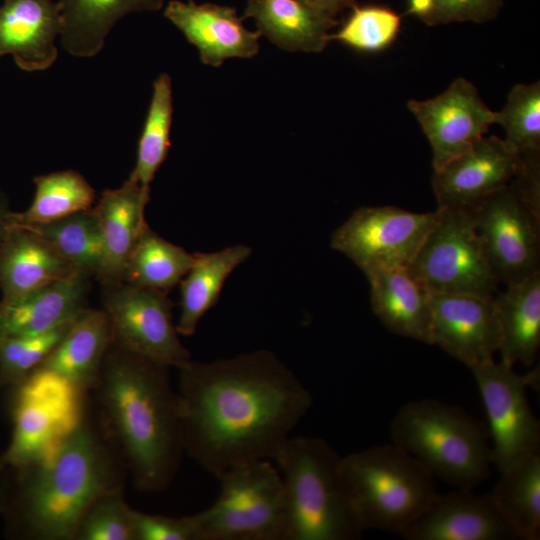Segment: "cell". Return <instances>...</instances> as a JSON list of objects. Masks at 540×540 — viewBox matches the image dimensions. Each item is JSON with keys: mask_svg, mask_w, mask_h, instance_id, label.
Listing matches in <instances>:
<instances>
[{"mask_svg": "<svg viewBox=\"0 0 540 540\" xmlns=\"http://www.w3.org/2000/svg\"><path fill=\"white\" fill-rule=\"evenodd\" d=\"M178 369L184 453L215 478L243 463L273 461L313 404L310 390L267 350Z\"/></svg>", "mask_w": 540, "mask_h": 540, "instance_id": "1", "label": "cell"}, {"mask_svg": "<svg viewBox=\"0 0 540 540\" xmlns=\"http://www.w3.org/2000/svg\"><path fill=\"white\" fill-rule=\"evenodd\" d=\"M13 472L1 516L5 535L18 540H75L88 509L101 496L123 489L128 473L90 405L51 454Z\"/></svg>", "mask_w": 540, "mask_h": 540, "instance_id": "2", "label": "cell"}, {"mask_svg": "<svg viewBox=\"0 0 540 540\" xmlns=\"http://www.w3.org/2000/svg\"><path fill=\"white\" fill-rule=\"evenodd\" d=\"M169 369L112 344L91 391L105 434L145 492L167 489L185 454Z\"/></svg>", "mask_w": 540, "mask_h": 540, "instance_id": "3", "label": "cell"}, {"mask_svg": "<svg viewBox=\"0 0 540 540\" xmlns=\"http://www.w3.org/2000/svg\"><path fill=\"white\" fill-rule=\"evenodd\" d=\"M273 462L283 482L287 540H356L364 530L350 505L341 456L322 438L290 436Z\"/></svg>", "mask_w": 540, "mask_h": 540, "instance_id": "4", "label": "cell"}, {"mask_svg": "<svg viewBox=\"0 0 540 540\" xmlns=\"http://www.w3.org/2000/svg\"><path fill=\"white\" fill-rule=\"evenodd\" d=\"M392 443L434 477L472 490L493 465L487 425L461 407L435 399L402 405L390 424Z\"/></svg>", "mask_w": 540, "mask_h": 540, "instance_id": "5", "label": "cell"}, {"mask_svg": "<svg viewBox=\"0 0 540 540\" xmlns=\"http://www.w3.org/2000/svg\"><path fill=\"white\" fill-rule=\"evenodd\" d=\"M341 473L364 532L378 529L400 535L437 494L434 476L393 443L341 457Z\"/></svg>", "mask_w": 540, "mask_h": 540, "instance_id": "6", "label": "cell"}, {"mask_svg": "<svg viewBox=\"0 0 540 540\" xmlns=\"http://www.w3.org/2000/svg\"><path fill=\"white\" fill-rule=\"evenodd\" d=\"M469 214L498 282H519L540 271V158Z\"/></svg>", "mask_w": 540, "mask_h": 540, "instance_id": "7", "label": "cell"}, {"mask_svg": "<svg viewBox=\"0 0 540 540\" xmlns=\"http://www.w3.org/2000/svg\"><path fill=\"white\" fill-rule=\"evenodd\" d=\"M216 479V500L191 515L200 540H287L284 487L272 460L234 466Z\"/></svg>", "mask_w": 540, "mask_h": 540, "instance_id": "8", "label": "cell"}, {"mask_svg": "<svg viewBox=\"0 0 540 540\" xmlns=\"http://www.w3.org/2000/svg\"><path fill=\"white\" fill-rule=\"evenodd\" d=\"M11 389L12 434L2 456L18 469L52 453L85 416L90 393L42 368Z\"/></svg>", "mask_w": 540, "mask_h": 540, "instance_id": "9", "label": "cell"}, {"mask_svg": "<svg viewBox=\"0 0 540 540\" xmlns=\"http://www.w3.org/2000/svg\"><path fill=\"white\" fill-rule=\"evenodd\" d=\"M407 269L431 294L494 297L499 283L469 212L461 210H442Z\"/></svg>", "mask_w": 540, "mask_h": 540, "instance_id": "10", "label": "cell"}, {"mask_svg": "<svg viewBox=\"0 0 540 540\" xmlns=\"http://www.w3.org/2000/svg\"><path fill=\"white\" fill-rule=\"evenodd\" d=\"M442 215L395 206L360 207L331 236V247L351 259L365 275L407 267Z\"/></svg>", "mask_w": 540, "mask_h": 540, "instance_id": "11", "label": "cell"}, {"mask_svg": "<svg viewBox=\"0 0 540 540\" xmlns=\"http://www.w3.org/2000/svg\"><path fill=\"white\" fill-rule=\"evenodd\" d=\"M470 370L484 405L493 465L499 473L538 454L540 423L531 410L527 388L538 384L539 369L519 375L513 365L493 359Z\"/></svg>", "mask_w": 540, "mask_h": 540, "instance_id": "12", "label": "cell"}, {"mask_svg": "<svg viewBox=\"0 0 540 540\" xmlns=\"http://www.w3.org/2000/svg\"><path fill=\"white\" fill-rule=\"evenodd\" d=\"M102 298L114 346L169 368L191 360L166 292L122 282L104 286Z\"/></svg>", "mask_w": 540, "mask_h": 540, "instance_id": "13", "label": "cell"}, {"mask_svg": "<svg viewBox=\"0 0 540 540\" xmlns=\"http://www.w3.org/2000/svg\"><path fill=\"white\" fill-rule=\"evenodd\" d=\"M407 107L429 141L433 171L471 149L495 124V112L463 77L433 98L408 101Z\"/></svg>", "mask_w": 540, "mask_h": 540, "instance_id": "14", "label": "cell"}, {"mask_svg": "<svg viewBox=\"0 0 540 540\" xmlns=\"http://www.w3.org/2000/svg\"><path fill=\"white\" fill-rule=\"evenodd\" d=\"M524 160L498 136H484L467 152L433 171L432 187L442 210L471 211L510 183Z\"/></svg>", "mask_w": 540, "mask_h": 540, "instance_id": "15", "label": "cell"}, {"mask_svg": "<svg viewBox=\"0 0 540 540\" xmlns=\"http://www.w3.org/2000/svg\"><path fill=\"white\" fill-rule=\"evenodd\" d=\"M432 345L472 369L493 360L500 328L494 297L431 294Z\"/></svg>", "mask_w": 540, "mask_h": 540, "instance_id": "16", "label": "cell"}, {"mask_svg": "<svg viewBox=\"0 0 540 540\" xmlns=\"http://www.w3.org/2000/svg\"><path fill=\"white\" fill-rule=\"evenodd\" d=\"M406 540H514L518 536L490 493L436 494L401 534Z\"/></svg>", "mask_w": 540, "mask_h": 540, "instance_id": "17", "label": "cell"}, {"mask_svg": "<svg viewBox=\"0 0 540 540\" xmlns=\"http://www.w3.org/2000/svg\"><path fill=\"white\" fill-rule=\"evenodd\" d=\"M163 14L195 46L205 65L220 67L227 59H248L259 52L260 33L247 29L231 6L171 0Z\"/></svg>", "mask_w": 540, "mask_h": 540, "instance_id": "18", "label": "cell"}, {"mask_svg": "<svg viewBox=\"0 0 540 540\" xmlns=\"http://www.w3.org/2000/svg\"><path fill=\"white\" fill-rule=\"evenodd\" d=\"M62 30L61 4L53 0L0 3V58L11 55L25 71H42L56 60Z\"/></svg>", "mask_w": 540, "mask_h": 540, "instance_id": "19", "label": "cell"}, {"mask_svg": "<svg viewBox=\"0 0 540 540\" xmlns=\"http://www.w3.org/2000/svg\"><path fill=\"white\" fill-rule=\"evenodd\" d=\"M150 187L128 179L116 189L105 190L93 209L103 238L104 259L97 278L102 286L124 282L130 255L148 225L145 208Z\"/></svg>", "mask_w": 540, "mask_h": 540, "instance_id": "20", "label": "cell"}, {"mask_svg": "<svg viewBox=\"0 0 540 540\" xmlns=\"http://www.w3.org/2000/svg\"><path fill=\"white\" fill-rule=\"evenodd\" d=\"M77 273L82 272L23 225L11 224L0 241V301L21 298Z\"/></svg>", "mask_w": 540, "mask_h": 540, "instance_id": "21", "label": "cell"}, {"mask_svg": "<svg viewBox=\"0 0 540 540\" xmlns=\"http://www.w3.org/2000/svg\"><path fill=\"white\" fill-rule=\"evenodd\" d=\"M242 18L253 19L261 36L287 52H322L339 24L308 0H247Z\"/></svg>", "mask_w": 540, "mask_h": 540, "instance_id": "22", "label": "cell"}, {"mask_svg": "<svg viewBox=\"0 0 540 540\" xmlns=\"http://www.w3.org/2000/svg\"><path fill=\"white\" fill-rule=\"evenodd\" d=\"M89 277L77 273L21 298L0 301V338L49 332L86 308Z\"/></svg>", "mask_w": 540, "mask_h": 540, "instance_id": "23", "label": "cell"}, {"mask_svg": "<svg viewBox=\"0 0 540 540\" xmlns=\"http://www.w3.org/2000/svg\"><path fill=\"white\" fill-rule=\"evenodd\" d=\"M374 314L391 332L432 345L431 293L407 267L373 271L366 275Z\"/></svg>", "mask_w": 540, "mask_h": 540, "instance_id": "24", "label": "cell"}, {"mask_svg": "<svg viewBox=\"0 0 540 540\" xmlns=\"http://www.w3.org/2000/svg\"><path fill=\"white\" fill-rule=\"evenodd\" d=\"M112 345L111 326L102 309L84 308L38 368L51 371L79 390L91 393Z\"/></svg>", "mask_w": 540, "mask_h": 540, "instance_id": "25", "label": "cell"}, {"mask_svg": "<svg viewBox=\"0 0 540 540\" xmlns=\"http://www.w3.org/2000/svg\"><path fill=\"white\" fill-rule=\"evenodd\" d=\"M501 360L513 365L534 363L540 346V271L506 285L495 294Z\"/></svg>", "mask_w": 540, "mask_h": 540, "instance_id": "26", "label": "cell"}, {"mask_svg": "<svg viewBox=\"0 0 540 540\" xmlns=\"http://www.w3.org/2000/svg\"><path fill=\"white\" fill-rule=\"evenodd\" d=\"M61 44L75 57L98 54L113 26L129 13L158 11L164 0H60Z\"/></svg>", "mask_w": 540, "mask_h": 540, "instance_id": "27", "label": "cell"}, {"mask_svg": "<svg viewBox=\"0 0 540 540\" xmlns=\"http://www.w3.org/2000/svg\"><path fill=\"white\" fill-rule=\"evenodd\" d=\"M251 255V248L235 245L211 253H195L193 263L180 281L179 335L191 336L203 315L216 305L223 285L233 270Z\"/></svg>", "mask_w": 540, "mask_h": 540, "instance_id": "28", "label": "cell"}, {"mask_svg": "<svg viewBox=\"0 0 540 540\" xmlns=\"http://www.w3.org/2000/svg\"><path fill=\"white\" fill-rule=\"evenodd\" d=\"M518 539L540 538V454L517 462L500 473L490 493Z\"/></svg>", "mask_w": 540, "mask_h": 540, "instance_id": "29", "label": "cell"}, {"mask_svg": "<svg viewBox=\"0 0 540 540\" xmlns=\"http://www.w3.org/2000/svg\"><path fill=\"white\" fill-rule=\"evenodd\" d=\"M23 226L47 241L79 272L96 277L100 273L104 246L100 224L93 207L52 222Z\"/></svg>", "mask_w": 540, "mask_h": 540, "instance_id": "30", "label": "cell"}, {"mask_svg": "<svg viewBox=\"0 0 540 540\" xmlns=\"http://www.w3.org/2000/svg\"><path fill=\"white\" fill-rule=\"evenodd\" d=\"M34 184L30 206L23 212L13 213V224L48 223L93 207L95 191L77 171L38 175L34 177Z\"/></svg>", "mask_w": 540, "mask_h": 540, "instance_id": "31", "label": "cell"}, {"mask_svg": "<svg viewBox=\"0 0 540 540\" xmlns=\"http://www.w3.org/2000/svg\"><path fill=\"white\" fill-rule=\"evenodd\" d=\"M194 254L168 242L147 225L127 264L124 282L168 292L190 269Z\"/></svg>", "mask_w": 540, "mask_h": 540, "instance_id": "32", "label": "cell"}, {"mask_svg": "<svg viewBox=\"0 0 540 540\" xmlns=\"http://www.w3.org/2000/svg\"><path fill=\"white\" fill-rule=\"evenodd\" d=\"M172 118V80L167 73H161L153 83L151 101L138 141L136 163L129 176L144 187H150L167 157Z\"/></svg>", "mask_w": 540, "mask_h": 540, "instance_id": "33", "label": "cell"}, {"mask_svg": "<svg viewBox=\"0 0 540 540\" xmlns=\"http://www.w3.org/2000/svg\"><path fill=\"white\" fill-rule=\"evenodd\" d=\"M506 145L522 159L540 157V82L516 84L506 104L495 112Z\"/></svg>", "mask_w": 540, "mask_h": 540, "instance_id": "34", "label": "cell"}, {"mask_svg": "<svg viewBox=\"0 0 540 540\" xmlns=\"http://www.w3.org/2000/svg\"><path fill=\"white\" fill-rule=\"evenodd\" d=\"M350 14L331 34L338 41L360 52H378L393 43L400 27L401 17L392 9L381 5L355 4Z\"/></svg>", "mask_w": 540, "mask_h": 540, "instance_id": "35", "label": "cell"}, {"mask_svg": "<svg viewBox=\"0 0 540 540\" xmlns=\"http://www.w3.org/2000/svg\"><path fill=\"white\" fill-rule=\"evenodd\" d=\"M72 321L40 335L1 337L0 389L27 379L59 344Z\"/></svg>", "mask_w": 540, "mask_h": 540, "instance_id": "36", "label": "cell"}, {"mask_svg": "<svg viewBox=\"0 0 540 540\" xmlns=\"http://www.w3.org/2000/svg\"><path fill=\"white\" fill-rule=\"evenodd\" d=\"M132 511L123 489L101 496L83 516L75 540H135Z\"/></svg>", "mask_w": 540, "mask_h": 540, "instance_id": "37", "label": "cell"}, {"mask_svg": "<svg viewBox=\"0 0 540 540\" xmlns=\"http://www.w3.org/2000/svg\"><path fill=\"white\" fill-rule=\"evenodd\" d=\"M407 13L428 26L485 23L500 13L504 0H407Z\"/></svg>", "mask_w": 540, "mask_h": 540, "instance_id": "38", "label": "cell"}, {"mask_svg": "<svg viewBox=\"0 0 540 540\" xmlns=\"http://www.w3.org/2000/svg\"><path fill=\"white\" fill-rule=\"evenodd\" d=\"M132 517L135 540H200L191 515L177 518L133 509Z\"/></svg>", "mask_w": 540, "mask_h": 540, "instance_id": "39", "label": "cell"}, {"mask_svg": "<svg viewBox=\"0 0 540 540\" xmlns=\"http://www.w3.org/2000/svg\"><path fill=\"white\" fill-rule=\"evenodd\" d=\"M13 477L12 467L0 455V515L3 514L8 505L13 486Z\"/></svg>", "mask_w": 540, "mask_h": 540, "instance_id": "40", "label": "cell"}, {"mask_svg": "<svg viewBox=\"0 0 540 540\" xmlns=\"http://www.w3.org/2000/svg\"><path fill=\"white\" fill-rule=\"evenodd\" d=\"M13 213L6 194L0 188V241L12 224Z\"/></svg>", "mask_w": 540, "mask_h": 540, "instance_id": "41", "label": "cell"}, {"mask_svg": "<svg viewBox=\"0 0 540 540\" xmlns=\"http://www.w3.org/2000/svg\"><path fill=\"white\" fill-rule=\"evenodd\" d=\"M3 0H0V3L2 2Z\"/></svg>", "mask_w": 540, "mask_h": 540, "instance_id": "42", "label": "cell"}]
</instances>
